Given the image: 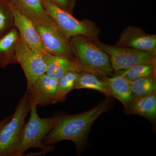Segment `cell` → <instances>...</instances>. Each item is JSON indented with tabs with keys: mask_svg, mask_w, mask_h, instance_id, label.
<instances>
[{
	"mask_svg": "<svg viewBox=\"0 0 156 156\" xmlns=\"http://www.w3.org/2000/svg\"><path fill=\"white\" fill-rule=\"evenodd\" d=\"M60 9L72 14L76 5V0H49Z\"/></svg>",
	"mask_w": 156,
	"mask_h": 156,
	"instance_id": "22",
	"label": "cell"
},
{
	"mask_svg": "<svg viewBox=\"0 0 156 156\" xmlns=\"http://www.w3.org/2000/svg\"><path fill=\"white\" fill-rule=\"evenodd\" d=\"M79 73L77 71L69 72L58 79L56 91V103L64 101L67 94L74 89Z\"/></svg>",
	"mask_w": 156,
	"mask_h": 156,
	"instance_id": "20",
	"label": "cell"
},
{
	"mask_svg": "<svg viewBox=\"0 0 156 156\" xmlns=\"http://www.w3.org/2000/svg\"><path fill=\"white\" fill-rule=\"evenodd\" d=\"M110 103L109 99H105L82 113L58 116L55 126L43 140V144L52 145L62 140H71L75 144L77 154H80L93 123L108 109Z\"/></svg>",
	"mask_w": 156,
	"mask_h": 156,
	"instance_id": "1",
	"label": "cell"
},
{
	"mask_svg": "<svg viewBox=\"0 0 156 156\" xmlns=\"http://www.w3.org/2000/svg\"><path fill=\"white\" fill-rule=\"evenodd\" d=\"M47 53L74 61L69 40L58 26H35Z\"/></svg>",
	"mask_w": 156,
	"mask_h": 156,
	"instance_id": "8",
	"label": "cell"
},
{
	"mask_svg": "<svg viewBox=\"0 0 156 156\" xmlns=\"http://www.w3.org/2000/svg\"><path fill=\"white\" fill-rule=\"evenodd\" d=\"M11 117V116L10 117H7L5 119H4L0 121V132H1V130H2V128L3 126H5V124L10 119Z\"/></svg>",
	"mask_w": 156,
	"mask_h": 156,
	"instance_id": "23",
	"label": "cell"
},
{
	"mask_svg": "<svg viewBox=\"0 0 156 156\" xmlns=\"http://www.w3.org/2000/svg\"><path fill=\"white\" fill-rule=\"evenodd\" d=\"M47 13L68 38L79 36L98 40L100 30L96 23L89 20H78L72 14L60 9L49 0H41Z\"/></svg>",
	"mask_w": 156,
	"mask_h": 156,
	"instance_id": "4",
	"label": "cell"
},
{
	"mask_svg": "<svg viewBox=\"0 0 156 156\" xmlns=\"http://www.w3.org/2000/svg\"><path fill=\"white\" fill-rule=\"evenodd\" d=\"M30 105L26 93L21 98L14 113L0 132V156H15L19 147L25 119Z\"/></svg>",
	"mask_w": 156,
	"mask_h": 156,
	"instance_id": "5",
	"label": "cell"
},
{
	"mask_svg": "<svg viewBox=\"0 0 156 156\" xmlns=\"http://www.w3.org/2000/svg\"><path fill=\"white\" fill-rule=\"evenodd\" d=\"M133 98L144 97L156 92V74L130 82Z\"/></svg>",
	"mask_w": 156,
	"mask_h": 156,
	"instance_id": "19",
	"label": "cell"
},
{
	"mask_svg": "<svg viewBox=\"0 0 156 156\" xmlns=\"http://www.w3.org/2000/svg\"><path fill=\"white\" fill-rule=\"evenodd\" d=\"M58 83V79L51 77L46 73L40 76L26 92L30 105L44 107L56 103Z\"/></svg>",
	"mask_w": 156,
	"mask_h": 156,
	"instance_id": "9",
	"label": "cell"
},
{
	"mask_svg": "<svg viewBox=\"0 0 156 156\" xmlns=\"http://www.w3.org/2000/svg\"><path fill=\"white\" fill-rule=\"evenodd\" d=\"M37 105H30V115L23 130L19 147L15 156H22L26 151L32 148H38L46 152L55 149L54 145L43 144V140L57 122L58 116L42 119L37 112Z\"/></svg>",
	"mask_w": 156,
	"mask_h": 156,
	"instance_id": "3",
	"label": "cell"
},
{
	"mask_svg": "<svg viewBox=\"0 0 156 156\" xmlns=\"http://www.w3.org/2000/svg\"><path fill=\"white\" fill-rule=\"evenodd\" d=\"M115 46L156 55V35L147 33L140 27L130 26L120 34Z\"/></svg>",
	"mask_w": 156,
	"mask_h": 156,
	"instance_id": "10",
	"label": "cell"
},
{
	"mask_svg": "<svg viewBox=\"0 0 156 156\" xmlns=\"http://www.w3.org/2000/svg\"><path fill=\"white\" fill-rule=\"evenodd\" d=\"M94 89L102 92L106 96L113 97L110 90L102 77L86 72L79 73L74 89Z\"/></svg>",
	"mask_w": 156,
	"mask_h": 156,
	"instance_id": "17",
	"label": "cell"
},
{
	"mask_svg": "<svg viewBox=\"0 0 156 156\" xmlns=\"http://www.w3.org/2000/svg\"><path fill=\"white\" fill-rule=\"evenodd\" d=\"M95 43L108 55L112 68L115 71L127 69L156 58V55L149 52L106 44L98 40L95 41Z\"/></svg>",
	"mask_w": 156,
	"mask_h": 156,
	"instance_id": "6",
	"label": "cell"
},
{
	"mask_svg": "<svg viewBox=\"0 0 156 156\" xmlns=\"http://www.w3.org/2000/svg\"><path fill=\"white\" fill-rule=\"evenodd\" d=\"M13 24V15L8 1L0 0V34Z\"/></svg>",
	"mask_w": 156,
	"mask_h": 156,
	"instance_id": "21",
	"label": "cell"
},
{
	"mask_svg": "<svg viewBox=\"0 0 156 156\" xmlns=\"http://www.w3.org/2000/svg\"><path fill=\"white\" fill-rule=\"evenodd\" d=\"M156 58L151 61L136 64L134 66L116 72V73L123 76L129 82L139 78L148 76L156 73Z\"/></svg>",
	"mask_w": 156,
	"mask_h": 156,
	"instance_id": "18",
	"label": "cell"
},
{
	"mask_svg": "<svg viewBox=\"0 0 156 156\" xmlns=\"http://www.w3.org/2000/svg\"><path fill=\"white\" fill-rule=\"evenodd\" d=\"M19 37L16 28L10 30L0 38V68L17 62L16 47Z\"/></svg>",
	"mask_w": 156,
	"mask_h": 156,
	"instance_id": "15",
	"label": "cell"
},
{
	"mask_svg": "<svg viewBox=\"0 0 156 156\" xmlns=\"http://www.w3.org/2000/svg\"><path fill=\"white\" fill-rule=\"evenodd\" d=\"M9 4L13 15L14 25L21 39L29 47L38 53H47L40 34L33 23L20 13L9 3Z\"/></svg>",
	"mask_w": 156,
	"mask_h": 156,
	"instance_id": "11",
	"label": "cell"
},
{
	"mask_svg": "<svg viewBox=\"0 0 156 156\" xmlns=\"http://www.w3.org/2000/svg\"><path fill=\"white\" fill-rule=\"evenodd\" d=\"M69 44L79 72L91 73L101 77L112 73L108 55L97 46L95 41L79 36L70 38Z\"/></svg>",
	"mask_w": 156,
	"mask_h": 156,
	"instance_id": "2",
	"label": "cell"
},
{
	"mask_svg": "<svg viewBox=\"0 0 156 156\" xmlns=\"http://www.w3.org/2000/svg\"><path fill=\"white\" fill-rule=\"evenodd\" d=\"M42 56L47 66L46 73L51 77L58 80L69 72H79L75 62L69 58L48 53H43Z\"/></svg>",
	"mask_w": 156,
	"mask_h": 156,
	"instance_id": "14",
	"label": "cell"
},
{
	"mask_svg": "<svg viewBox=\"0 0 156 156\" xmlns=\"http://www.w3.org/2000/svg\"><path fill=\"white\" fill-rule=\"evenodd\" d=\"M113 95L119 100L126 108L133 98L130 82L123 76L116 73L111 77H102Z\"/></svg>",
	"mask_w": 156,
	"mask_h": 156,
	"instance_id": "16",
	"label": "cell"
},
{
	"mask_svg": "<svg viewBox=\"0 0 156 156\" xmlns=\"http://www.w3.org/2000/svg\"><path fill=\"white\" fill-rule=\"evenodd\" d=\"M16 58L24 72L27 81V89H30L37 79L46 73L47 64L41 53L29 47L20 35L16 44Z\"/></svg>",
	"mask_w": 156,
	"mask_h": 156,
	"instance_id": "7",
	"label": "cell"
},
{
	"mask_svg": "<svg viewBox=\"0 0 156 156\" xmlns=\"http://www.w3.org/2000/svg\"><path fill=\"white\" fill-rule=\"evenodd\" d=\"M128 115H136L154 120L156 117V92L144 97L133 98L125 108Z\"/></svg>",
	"mask_w": 156,
	"mask_h": 156,
	"instance_id": "13",
	"label": "cell"
},
{
	"mask_svg": "<svg viewBox=\"0 0 156 156\" xmlns=\"http://www.w3.org/2000/svg\"><path fill=\"white\" fill-rule=\"evenodd\" d=\"M35 26H57L45 10L41 0H7Z\"/></svg>",
	"mask_w": 156,
	"mask_h": 156,
	"instance_id": "12",
	"label": "cell"
}]
</instances>
